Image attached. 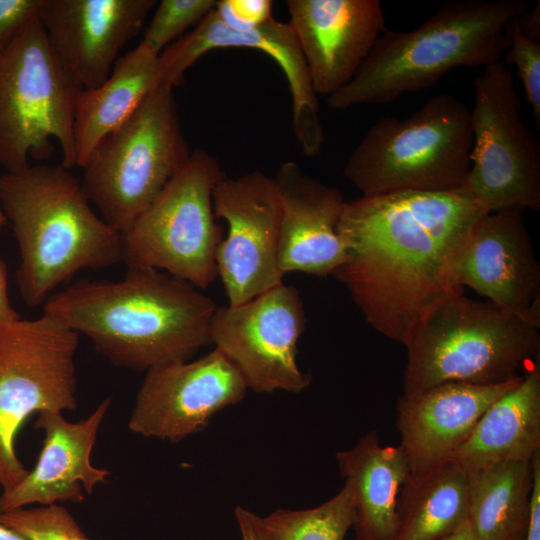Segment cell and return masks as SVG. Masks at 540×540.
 Returning a JSON list of instances; mask_svg holds the SVG:
<instances>
[{
	"label": "cell",
	"instance_id": "cell-1",
	"mask_svg": "<svg viewBox=\"0 0 540 540\" xmlns=\"http://www.w3.org/2000/svg\"><path fill=\"white\" fill-rule=\"evenodd\" d=\"M485 213L463 188L345 201L338 232L346 260L332 276L373 329L404 345L433 305L463 290L454 285V267Z\"/></svg>",
	"mask_w": 540,
	"mask_h": 540
},
{
	"label": "cell",
	"instance_id": "cell-2",
	"mask_svg": "<svg viewBox=\"0 0 540 540\" xmlns=\"http://www.w3.org/2000/svg\"><path fill=\"white\" fill-rule=\"evenodd\" d=\"M214 300L152 268L118 281L78 280L53 293L44 312L62 319L114 365L138 371L190 360L211 344Z\"/></svg>",
	"mask_w": 540,
	"mask_h": 540
},
{
	"label": "cell",
	"instance_id": "cell-3",
	"mask_svg": "<svg viewBox=\"0 0 540 540\" xmlns=\"http://www.w3.org/2000/svg\"><path fill=\"white\" fill-rule=\"evenodd\" d=\"M0 207L18 244L16 279L28 305L44 304L81 270L121 261L120 233L94 212L81 182L62 165L5 172Z\"/></svg>",
	"mask_w": 540,
	"mask_h": 540
},
{
	"label": "cell",
	"instance_id": "cell-4",
	"mask_svg": "<svg viewBox=\"0 0 540 540\" xmlns=\"http://www.w3.org/2000/svg\"><path fill=\"white\" fill-rule=\"evenodd\" d=\"M529 9L525 0H454L414 30L385 28L355 76L327 97V106L391 102L433 86L454 68L501 61L509 22Z\"/></svg>",
	"mask_w": 540,
	"mask_h": 540
},
{
	"label": "cell",
	"instance_id": "cell-5",
	"mask_svg": "<svg viewBox=\"0 0 540 540\" xmlns=\"http://www.w3.org/2000/svg\"><path fill=\"white\" fill-rule=\"evenodd\" d=\"M540 322L454 292L433 305L404 343L403 394L445 382L496 385L539 358Z\"/></svg>",
	"mask_w": 540,
	"mask_h": 540
},
{
	"label": "cell",
	"instance_id": "cell-6",
	"mask_svg": "<svg viewBox=\"0 0 540 540\" xmlns=\"http://www.w3.org/2000/svg\"><path fill=\"white\" fill-rule=\"evenodd\" d=\"M473 144L470 109L452 94L427 99L405 119L378 120L344 167L361 196L462 188Z\"/></svg>",
	"mask_w": 540,
	"mask_h": 540
},
{
	"label": "cell",
	"instance_id": "cell-7",
	"mask_svg": "<svg viewBox=\"0 0 540 540\" xmlns=\"http://www.w3.org/2000/svg\"><path fill=\"white\" fill-rule=\"evenodd\" d=\"M190 153L173 88L159 84L95 146L82 167L81 185L101 218L120 233L156 199Z\"/></svg>",
	"mask_w": 540,
	"mask_h": 540
},
{
	"label": "cell",
	"instance_id": "cell-8",
	"mask_svg": "<svg viewBox=\"0 0 540 540\" xmlns=\"http://www.w3.org/2000/svg\"><path fill=\"white\" fill-rule=\"evenodd\" d=\"M225 175L213 154L192 150L156 199L120 232L121 261L208 288L218 277L216 254L223 239L212 195Z\"/></svg>",
	"mask_w": 540,
	"mask_h": 540
},
{
	"label": "cell",
	"instance_id": "cell-9",
	"mask_svg": "<svg viewBox=\"0 0 540 540\" xmlns=\"http://www.w3.org/2000/svg\"><path fill=\"white\" fill-rule=\"evenodd\" d=\"M79 89L53 54L37 18L0 52V167L15 173L43 159L50 140L75 166L73 121Z\"/></svg>",
	"mask_w": 540,
	"mask_h": 540
},
{
	"label": "cell",
	"instance_id": "cell-10",
	"mask_svg": "<svg viewBox=\"0 0 540 540\" xmlns=\"http://www.w3.org/2000/svg\"><path fill=\"white\" fill-rule=\"evenodd\" d=\"M79 334L43 312L0 326V486L8 491L28 473L15 440L34 413L77 409L74 357Z\"/></svg>",
	"mask_w": 540,
	"mask_h": 540
},
{
	"label": "cell",
	"instance_id": "cell-11",
	"mask_svg": "<svg viewBox=\"0 0 540 540\" xmlns=\"http://www.w3.org/2000/svg\"><path fill=\"white\" fill-rule=\"evenodd\" d=\"M521 99L501 61L474 80L473 144L463 185L487 212L540 210V145L521 119Z\"/></svg>",
	"mask_w": 540,
	"mask_h": 540
},
{
	"label": "cell",
	"instance_id": "cell-12",
	"mask_svg": "<svg viewBox=\"0 0 540 540\" xmlns=\"http://www.w3.org/2000/svg\"><path fill=\"white\" fill-rule=\"evenodd\" d=\"M306 326L298 289L284 282L237 304L217 306L210 338L236 367L248 389L300 393L311 374L300 369L297 345Z\"/></svg>",
	"mask_w": 540,
	"mask_h": 540
},
{
	"label": "cell",
	"instance_id": "cell-13",
	"mask_svg": "<svg viewBox=\"0 0 540 540\" xmlns=\"http://www.w3.org/2000/svg\"><path fill=\"white\" fill-rule=\"evenodd\" d=\"M212 202L215 217L228 225L216 254L228 304L246 302L283 283L278 262L281 204L273 177L259 170L225 175Z\"/></svg>",
	"mask_w": 540,
	"mask_h": 540
},
{
	"label": "cell",
	"instance_id": "cell-14",
	"mask_svg": "<svg viewBox=\"0 0 540 540\" xmlns=\"http://www.w3.org/2000/svg\"><path fill=\"white\" fill-rule=\"evenodd\" d=\"M247 391L239 371L215 348L196 360L161 364L146 371L128 428L144 437L178 442L204 430Z\"/></svg>",
	"mask_w": 540,
	"mask_h": 540
},
{
	"label": "cell",
	"instance_id": "cell-15",
	"mask_svg": "<svg viewBox=\"0 0 540 540\" xmlns=\"http://www.w3.org/2000/svg\"><path fill=\"white\" fill-rule=\"evenodd\" d=\"M220 48H250L273 58L290 90L294 136L306 157L317 156L324 142L318 98L289 23L272 18L256 28L237 30L227 25L214 9L159 54V83L173 89L181 85L189 68L204 54Z\"/></svg>",
	"mask_w": 540,
	"mask_h": 540
},
{
	"label": "cell",
	"instance_id": "cell-16",
	"mask_svg": "<svg viewBox=\"0 0 540 540\" xmlns=\"http://www.w3.org/2000/svg\"><path fill=\"white\" fill-rule=\"evenodd\" d=\"M523 211L485 213L459 255L453 281L457 288L469 287L507 311L540 322V265Z\"/></svg>",
	"mask_w": 540,
	"mask_h": 540
},
{
	"label": "cell",
	"instance_id": "cell-17",
	"mask_svg": "<svg viewBox=\"0 0 540 540\" xmlns=\"http://www.w3.org/2000/svg\"><path fill=\"white\" fill-rule=\"evenodd\" d=\"M155 0H45L40 22L58 62L79 89L102 84L120 50L142 29Z\"/></svg>",
	"mask_w": 540,
	"mask_h": 540
},
{
	"label": "cell",
	"instance_id": "cell-18",
	"mask_svg": "<svg viewBox=\"0 0 540 540\" xmlns=\"http://www.w3.org/2000/svg\"><path fill=\"white\" fill-rule=\"evenodd\" d=\"M285 4L313 88L327 97L355 76L386 28L379 0H287Z\"/></svg>",
	"mask_w": 540,
	"mask_h": 540
},
{
	"label": "cell",
	"instance_id": "cell-19",
	"mask_svg": "<svg viewBox=\"0 0 540 540\" xmlns=\"http://www.w3.org/2000/svg\"><path fill=\"white\" fill-rule=\"evenodd\" d=\"M111 405L105 398L86 418L70 422L62 413L37 414L34 427L44 441L31 471L12 489L0 495V514L27 507L71 501L82 503L96 485L105 483L110 472L95 467L91 453L98 430Z\"/></svg>",
	"mask_w": 540,
	"mask_h": 540
},
{
	"label": "cell",
	"instance_id": "cell-20",
	"mask_svg": "<svg viewBox=\"0 0 540 540\" xmlns=\"http://www.w3.org/2000/svg\"><path fill=\"white\" fill-rule=\"evenodd\" d=\"M273 179L281 204V271L332 275L346 260L338 232L346 201L342 193L305 173L295 161L281 163Z\"/></svg>",
	"mask_w": 540,
	"mask_h": 540
},
{
	"label": "cell",
	"instance_id": "cell-21",
	"mask_svg": "<svg viewBox=\"0 0 540 540\" xmlns=\"http://www.w3.org/2000/svg\"><path fill=\"white\" fill-rule=\"evenodd\" d=\"M523 376L496 385L445 382L397 402L396 426L410 473L451 458L487 408Z\"/></svg>",
	"mask_w": 540,
	"mask_h": 540
},
{
	"label": "cell",
	"instance_id": "cell-22",
	"mask_svg": "<svg viewBox=\"0 0 540 540\" xmlns=\"http://www.w3.org/2000/svg\"><path fill=\"white\" fill-rule=\"evenodd\" d=\"M341 476L351 490L356 540H395L398 505L410 474L400 446H383L376 430L336 453Z\"/></svg>",
	"mask_w": 540,
	"mask_h": 540
},
{
	"label": "cell",
	"instance_id": "cell-23",
	"mask_svg": "<svg viewBox=\"0 0 540 540\" xmlns=\"http://www.w3.org/2000/svg\"><path fill=\"white\" fill-rule=\"evenodd\" d=\"M538 451L539 360L515 387L487 408L450 460L469 474L506 460L531 459Z\"/></svg>",
	"mask_w": 540,
	"mask_h": 540
},
{
	"label": "cell",
	"instance_id": "cell-24",
	"mask_svg": "<svg viewBox=\"0 0 540 540\" xmlns=\"http://www.w3.org/2000/svg\"><path fill=\"white\" fill-rule=\"evenodd\" d=\"M159 55L140 43L115 62L99 86L78 91L73 137L75 166L83 167L95 146L122 126L159 85Z\"/></svg>",
	"mask_w": 540,
	"mask_h": 540
},
{
	"label": "cell",
	"instance_id": "cell-25",
	"mask_svg": "<svg viewBox=\"0 0 540 540\" xmlns=\"http://www.w3.org/2000/svg\"><path fill=\"white\" fill-rule=\"evenodd\" d=\"M533 478V458L506 460L468 474L467 521L477 540L524 539Z\"/></svg>",
	"mask_w": 540,
	"mask_h": 540
},
{
	"label": "cell",
	"instance_id": "cell-26",
	"mask_svg": "<svg viewBox=\"0 0 540 540\" xmlns=\"http://www.w3.org/2000/svg\"><path fill=\"white\" fill-rule=\"evenodd\" d=\"M468 517V474L452 460L410 473L398 505L395 540H440Z\"/></svg>",
	"mask_w": 540,
	"mask_h": 540
},
{
	"label": "cell",
	"instance_id": "cell-27",
	"mask_svg": "<svg viewBox=\"0 0 540 540\" xmlns=\"http://www.w3.org/2000/svg\"><path fill=\"white\" fill-rule=\"evenodd\" d=\"M353 523V497L346 483L337 494L314 508L277 509L260 517L266 540H344Z\"/></svg>",
	"mask_w": 540,
	"mask_h": 540
},
{
	"label": "cell",
	"instance_id": "cell-28",
	"mask_svg": "<svg viewBox=\"0 0 540 540\" xmlns=\"http://www.w3.org/2000/svg\"><path fill=\"white\" fill-rule=\"evenodd\" d=\"M0 523L19 533L25 540H92L59 503L1 513Z\"/></svg>",
	"mask_w": 540,
	"mask_h": 540
},
{
	"label": "cell",
	"instance_id": "cell-29",
	"mask_svg": "<svg viewBox=\"0 0 540 540\" xmlns=\"http://www.w3.org/2000/svg\"><path fill=\"white\" fill-rule=\"evenodd\" d=\"M507 46L503 64H514L537 125L540 124V32L527 28L522 15L506 28Z\"/></svg>",
	"mask_w": 540,
	"mask_h": 540
},
{
	"label": "cell",
	"instance_id": "cell-30",
	"mask_svg": "<svg viewBox=\"0 0 540 540\" xmlns=\"http://www.w3.org/2000/svg\"><path fill=\"white\" fill-rule=\"evenodd\" d=\"M217 0H162L141 41L158 55L197 25L216 7Z\"/></svg>",
	"mask_w": 540,
	"mask_h": 540
},
{
	"label": "cell",
	"instance_id": "cell-31",
	"mask_svg": "<svg viewBox=\"0 0 540 540\" xmlns=\"http://www.w3.org/2000/svg\"><path fill=\"white\" fill-rule=\"evenodd\" d=\"M45 0H0V52L9 47L35 19Z\"/></svg>",
	"mask_w": 540,
	"mask_h": 540
},
{
	"label": "cell",
	"instance_id": "cell-32",
	"mask_svg": "<svg viewBox=\"0 0 540 540\" xmlns=\"http://www.w3.org/2000/svg\"><path fill=\"white\" fill-rule=\"evenodd\" d=\"M272 6L270 0H219L215 11L232 28L248 30L272 19Z\"/></svg>",
	"mask_w": 540,
	"mask_h": 540
},
{
	"label": "cell",
	"instance_id": "cell-33",
	"mask_svg": "<svg viewBox=\"0 0 540 540\" xmlns=\"http://www.w3.org/2000/svg\"><path fill=\"white\" fill-rule=\"evenodd\" d=\"M533 471L530 521L523 540H540V451L533 457Z\"/></svg>",
	"mask_w": 540,
	"mask_h": 540
},
{
	"label": "cell",
	"instance_id": "cell-34",
	"mask_svg": "<svg viewBox=\"0 0 540 540\" xmlns=\"http://www.w3.org/2000/svg\"><path fill=\"white\" fill-rule=\"evenodd\" d=\"M234 514L242 540H266L260 526V516L241 506L236 507Z\"/></svg>",
	"mask_w": 540,
	"mask_h": 540
},
{
	"label": "cell",
	"instance_id": "cell-35",
	"mask_svg": "<svg viewBox=\"0 0 540 540\" xmlns=\"http://www.w3.org/2000/svg\"><path fill=\"white\" fill-rule=\"evenodd\" d=\"M20 318L10 304L7 291V269L0 260V326Z\"/></svg>",
	"mask_w": 540,
	"mask_h": 540
},
{
	"label": "cell",
	"instance_id": "cell-36",
	"mask_svg": "<svg viewBox=\"0 0 540 540\" xmlns=\"http://www.w3.org/2000/svg\"><path fill=\"white\" fill-rule=\"evenodd\" d=\"M440 540H477L466 520L454 532Z\"/></svg>",
	"mask_w": 540,
	"mask_h": 540
},
{
	"label": "cell",
	"instance_id": "cell-37",
	"mask_svg": "<svg viewBox=\"0 0 540 540\" xmlns=\"http://www.w3.org/2000/svg\"><path fill=\"white\" fill-rule=\"evenodd\" d=\"M0 540H25L19 533L0 523Z\"/></svg>",
	"mask_w": 540,
	"mask_h": 540
},
{
	"label": "cell",
	"instance_id": "cell-38",
	"mask_svg": "<svg viewBox=\"0 0 540 540\" xmlns=\"http://www.w3.org/2000/svg\"><path fill=\"white\" fill-rule=\"evenodd\" d=\"M6 223V218L2 212V209L0 207V229L2 228V226Z\"/></svg>",
	"mask_w": 540,
	"mask_h": 540
}]
</instances>
